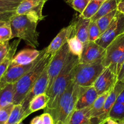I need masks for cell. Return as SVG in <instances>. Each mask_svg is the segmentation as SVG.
Masks as SVG:
<instances>
[{
  "mask_svg": "<svg viewBox=\"0 0 124 124\" xmlns=\"http://www.w3.org/2000/svg\"><path fill=\"white\" fill-rule=\"evenodd\" d=\"M78 63L79 58L70 52L65 66L46 93L49 99L44 113L50 114L56 108L60 97L73 80L75 68Z\"/></svg>",
  "mask_w": 124,
  "mask_h": 124,
  "instance_id": "obj_1",
  "label": "cell"
},
{
  "mask_svg": "<svg viewBox=\"0 0 124 124\" xmlns=\"http://www.w3.org/2000/svg\"><path fill=\"white\" fill-rule=\"evenodd\" d=\"M46 51V47L41 50L38 62L14 84L13 103L14 105L21 104L28 92L49 63L52 56L48 54Z\"/></svg>",
  "mask_w": 124,
  "mask_h": 124,
  "instance_id": "obj_2",
  "label": "cell"
},
{
  "mask_svg": "<svg viewBox=\"0 0 124 124\" xmlns=\"http://www.w3.org/2000/svg\"><path fill=\"white\" fill-rule=\"evenodd\" d=\"M85 87L77 85L71 82L67 89L60 97L56 108L50 113L54 124H68L74 112L76 103Z\"/></svg>",
  "mask_w": 124,
  "mask_h": 124,
  "instance_id": "obj_3",
  "label": "cell"
},
{
  "mask_svg": "<svg viewBox=\"0 0 124 124\" xmlns=\"http://www.w3.org/2000/svg\"><path fill=\"white\" fill-rule=\"evenodd\" d=\"M39 23L37 19L31 15L15 14L10 20L12 39L18 38L30 47H39V33L37 30Z\"/></svg>",
  "mask_w": 124,
  "mask_h": 124,
  "instance_id": "obj_4",
  "label": "cell"
},
{
  "mask_svg": "<svg viewBox=\"0 0 124 124\" xmlns=\"http://www.w3.org/2000/svg\"><path fill=\"white\" fill-rule=\"evenodd\" d=\"M124 62V34L116 38L105 49L102 61L105 68H108L117 76Z\"/></svg>",
  "mask_w": 124,
  "mask_h": 124,
  "instance_id": "obj_5",
  "label": "cell"
},
{
  "mask_svg": "<svg viewBox=\"0 0 124 124\" xmlns=\"http://www.w3.org/2000/svg\"><path fill=\"white\" fill-rule=\"evenodd\" d=\"M105 68L102 61L92 63H79L75 68L74 82L82 87L92 86Z\"/></svg>",
  "mask_w": 124,
  "mask_h": 124,
  "instance_id": "obj_6",
  "label": "cell"
},
{
  "mask_svg": "<svg viewBox=\"0 0 124 124\" xmlns=\"http://www.w3.org/2000/svg\"><path fill=\"white\" fill-rule=\"evenodd\" d=\"M124 33V14L117 10L110 25L95 42L104 49L116 37Z\"/></svg>",
  "mask_w": 124,
  "mask_h": 124,
  "instance_id": "obj_7",
  "label": "cell"
},
{
  "mask_svg": "<svg viewBox=\"0 0 124 124\" xmlns=\"http://www.w3.org/2000/svg\"><path fill=\"white\" fill-rule=\"evenodd\" d=\"M69 54H70V49H69L68 43H66L61 47L59 51H57V52L52 57V58L49 63L48 67H47L49 82L46 93L48 92L54 81L57 78L63 68L65 66L67 61Z\"/></svg>",
  "mask_w": 124,
  "mask_h": 124,
  "instance_id": "obj_8",
  "label": "cell"
},
{
  "mask_svg": "<svg viewBox=\"0 0 124 124\" xmlns=\"http://www.w3.org/2000/svg\"><path fill=\"white\" fill-rule=\"evenodd\" d=\"M124 89V83L120 81L116 82L114 88L111 89L109 95L106 99L105 104L102 110L95 117L91 119V124H101L107 121L108 117V114L113 105L116 102L117 98L120 92Z\"/></svg>",
  "mask_w": 124,
  "mask_h": 124,
  "instance_id": "obj_9",
  "label": "cell"
},
{
  "mask_svg": "<svg viewBox=\"0 0 124 124\" xmlns=\"http://www.w3.org/2000/svg\"><path fill=\"white\" fill-rule=\"evenodd\" d=\"M48 65L45 68L41 76L35 82L33 86L30 89L26 97L21 102V105H22L27 116L30 115L29 111V103L31 102V101L36 96L43 94V93H46L49 82L48 73H47Z\"/></svg>",
  "mask_w": 124,
  "mask_h": 124,
  "instance_id": "obj_10",
  "label": "cell"
},
{
  "mask_svg": "<svg viewBox=\"0 0 124 124\" xmlns=\"http://www.w3.org/2000/svg\"><path fill=\"white\" fill-rule=\"evenodd\" d=\"M40 55L36 60L26 65H14L12 64L10 62L6 72H5L1 79L0 80V91L8 85L14 84L18 81L28 70H29L36 63L40 58Z\"/></svg>",
  "mask_w": 124,
  "mask_h": 124,
  "instance_id": "obj_11",
  "label": "cell"
},
{
  "mask_svg": "<svg viewBox=\"0 0 124 124\" xmlns=\"http://www.w3.org/2000/svg\"><path fill=\"white\" fill-rule=\"evenodd\" d=\"M46 0H23L16 8V15H29L34 16L39 21L43 20V9Z\"/></svg>",
  "mask_w": 124,
  "mask_h": 124,
  "instance_id": "obj_12",
  "label": "cell"
},
{
  "mask_svg": "<svg viewBox=\"0 0 124 124\" xmlns=\"http://www.w3.org/2000/svg\"><path fill=\"white\" fill-rule=\"evenodd\" d=\"M105 53V49L96 42L88 41L83 45V50L79 58L80 63H92L102 61Z\"/></svg>",
  "mask_w": 124,
  "mask_h": 124,
  "instance_id": "obj_13",
  "label": "cell"
},
{
  "mask_svg": "<svg viewBox=\"0 0 124 124\" xmlns=\"http://www.w3.org/2000/svg\"><path fill=\"white\" fill-rule=\"evenodd\" d=\"M117 82V76L114 74L108 68H105L95 81L93 87L99 96L106 92L111 91Z\"/></svg>",
  "mask_w": 124,
  "mask_h": 124,
  "instance_id": "obj_14",
  "label": "cell"
},
{
  "mask_svg": "<svg viewBox=\"0 0 124 124\" xmlns=\"http://www.w3.org/2000/svg\"><path fill=\"white\" fill-rule=\"evenodd\" d=\"M91 20L76 15L71 24L72 26V36H76L83 45L89 41L88 32Z\"/></svg>",
  "mask_w": 124,
  "mask_h": 124,
  "instance_id": "obj_15",
  "label": "cell"
},
{
  "mask_svg": "<svg viewBox=\"0 0 124 124\" xmlns=\"http://www.w3.org/2000/svg\"><path fill=\"white\" fill-rule=\"evenodd\" d=\"M72 34V26L70 24L67 27L62 29L55 37L52 40L50 45L46 47L47 53L54 56L61 47L67 43L68 40L71 37Z\"/></svg>",
  "mask_w": 124,
  "mask_h": 124,
  "instance_id": "obj_16",
  "label": "cell"
},
{
  "mask_svg": "<svg viewBox=\"0 0 124 124\" xmlns=\"http://www.w3.org/2000/svg\"><path fill=\"white\" fill-rule=\"evenodd\" d=\"M41 54V51L33 49H25L21 50L11 61V63L14 65H26L31 63L37 59Z\"/></svg>",
  "mask_w": 124,
  "mask_h": 124,
  "instance_id": "obj_17",
  "label": "cell"
},
{
  "mask_svg": "<svg viewBox=\"0 0 124 124\" xmlns=\"http://www.w3.org/2000/svg\"><path fill=\"white\" fill-rule=\"evenodd\" d=\"M99 96L93 86L85 88L76 103V110L91 107Z\"/></svg>",
  "mask_w": 124,
  "mask_h": 124,
  "instance_id": "obj_18",
  "label": "cell"
},
{
  "mask_svg": "<svg viewBox=\"0 0 124 124\" xmlns=\"http://www.w3.org/2000/svg\"><path fill=\"white\" fill-rule=\"evenodd\" d=\"M92 107V106H91ZM91 107L74 112L68 124H91Z\"/></svg>",
  "mask_w": 124,
  "mask_h": 124,
  "instance_id": "obj_19",
  "label": "cell"
},
{
  "mask_svg": "<svg viewBox=\"0 0 124 124\" xmlns=\"http://www.w3.org/2000/svg\"><path fill=\"white\" fill-rule=\"evenodd\" d=\"M121 0H106L103 2L99 9L95 15L91 19V21H96L102 16L109 14L111 12L116 10L118 4Z\"/></svg>",
  "mask_w": 124,
  "mask_h": 124,
  "instance_id": "obj_20",
  "label": "cell"
},
{
  "mask_svg": "<svg viewBox=\"0 0 124 124\" xmlns=\"http://www.w3.org/2000/svg\"><path fill=\"white\" fill-rule=\"evenodd\" d=\"M20 40H21L20 39L14 40V42H12V43L10 45V49H9V52H8L7 56L4 58V60L1 63H0V80L1 79V78L9 68L10 62H11L12 58H14V55L16 52V49L20 43Z\"/></svg>",
  "mask_w": 124,
  "mask_h": 124,
  "instance_id": "obj_21",
  "label": "cell"
},
{
  "mask_svg": "<svg viewBox=\"0 0 124 124\" xmlns=\"http://www.w3.org/2000/svg\"><path fill=\"white\" fill-rule=\"evenodd\" d=\"M49 98L46 93L34 97L29 105V111L30 114L40 109H45L47 106Z\"/></svg>",
  "mask_w": 124,
  "mask_h": 124,
  "instance_id": "obj_22",
  "label": "cell"
},
{
  "mask_svg": "<svg viewBox=\"0 0 124 124\" xmlns=\"http://www.w3.org/2000/svg\"><path fill=\"white\" fill-rule=\"evenodd\" d=\"M27 116L21 104L15 105L9 119L5 124H18Z\"/></svg>",
  "mask_w": 124,
  "mask_h": 124,
  "instance_id": "obj_23",
  "label": "cell"
},
{
  "mask_svg": "<svg viewBox=\"0 0 124 124\" xmlns=\"http://www.w3.org/2000/svg\"><path fill=\"white\" fill-rule=\"evenodd\" d=\"M14 98V84L6 86L0 91V109L13 103Z\"/></svg>",
  "mask_w": 124,
  "mask_h": 124,
  "instance_id": "obj_24",
  "label": "cell"
},
{
  "mask_svg": "<svg viewBox=\"0 0 124 124\" xmlns=\"http://www.w3.org/2000/svg\"><path fill=\"white\" fill-rule=\"evenodd\" d=\"M102 3L103 1H101L98 0H90V1L88 3L84 11L82 14H80V16H82L83 18L91 20L97 12Z\"/></svg>",
  "mask_w": 124,
  "mask_h": 124,
  "instance_id": "obj_25",
  "label": "cell"
},
{
  "mask_svg": "<svg viewBox=\"0 0 124 124\" xmlns=\"http://www.w3.org/2000/svg\"><path fill=\"white\" fill-rule=\"evenodd\" d=\"M110 91L106 92V93H103L102 94L99 95L97 97V98L96 99V100L95 101V102H94V103H93V105L91 107V119L95 117L99 114V113L102 110V109L103 107V105L105 104V102L106 101V99H107V97L109 95Z\"/></svg>",
  "mask_w": 124,
  "mask_h": 124,
  "instance_id": "obj_26",
  "label": "cell"
},
{
  "mask_svg": "<svg viewBox=\"0 0 124 124\" xmlns=\"http://www.w3.org/2000/svg\"><path fill=\"white\" fill-rule=\"evenodd\" d=\"M67 43L70 49V52L80 58L83 52V44L76 36L70 37L68 40Z\"/></svg>",
  "mask_w": 124,
  "mask_h": 124,
  "instance_id": "obj_27",
  "label": "cell"
},
{
  "mask_svg": "<svg viewBox=\"0 0 124 124\" xmlns=\"http://www.w3.org/2000/svg\"><path fill=\"white\" fill-rule=\"evenodd\" d=\"M117 10H114L113 11L111 12L109 14L104 15L100 18L99 19L96 21L99 28L100 31H101V34H103L105 31H106L108 26L110 25L111 23L112 22L113 20L114 19L116 14ZM102 35V34H101Z\"/></svg>",
  "mask_w": 124,
  "mask_h": 124,
  "instance_id": "obj_28",
  "label": "cell"
},
{
  "mask_svg": "<svg viewBox=\"0 0 124 124\" xmlns=\"http://www.w3.org/2000/svg\"><path fill=\"white\" fill-rule=\"evenodd\" d=\"M12 39V29L10 21H0V43L9 41Z\"/></svg>",
  "mask_w": 124,
  "mask_h": 124,
  "instance_id": "obj_29",
  "label": "cell"
},
{
  "mask_svg": "<svg viewBox=\"0 0 124 124\" xmlns=\"http://www.w3.org/2000/svg\"><path fill=\"white\" fill-rule=\"evenodd\" d=\"M109 119L116 120H121L124 119V104L116 102L113 105L108 114Z\"/></svg>",
  "mask_w": 124,
  "mask_h": 124,
  "instance_id": "obj_30",
  "label": "cell"
},
{
  "mask_svg": "<svg viewBox=\"0 0 124 124\" xmlns=\"http://www.w3.org/2000/svg\"><path fill=\"white\" fill-rule=\"evenodd\" d=\"M101 32L96 21H91L88 32V40L89 41L95 42L98 40L101 35Z\"/></svg>",
  "mask_w": 124,
  "mask_h": 124,
  "instance_id": "obj_31",
  "label": "cell"
},
{
  "mask_svg": "<svg viewBox=\"0 0 124 124\" xmlns=\"http://www.w3.org/2000/svg\"><path fill=\"white\" fill-rule=\"evenodd\" d=\"M89 1L90 0H70V1L66 3L71 6L75 10L81 14L84 11Z\"/></svg>",
  "mask_w": 124,
  "mask_h": 124,
  "instance_id": "obj_32",
  "label": "cell"
},
{
  "mask_svg": "<svg viewBox=\"0 0 124 124\" xmlns=\"http://www.w3.org/2000/svg\"><path fill=\"white\" fill-rule=\"evenodd\" d=\"M15 105L13 103L0 109V124H5L9 119Z\"/></svg>",
  "mask_w": 124,
  "mask_h": 124,
  "instance_id": "obj_33",
  "label": "cell"
},
{
  "mask_svg": "<svg viewBox=\"0 0 124 124\" xmlns=\"http://www.w3.org/2000/svg\"><path fill=\"white\" fill-rule=\"evenodd\" d=\"M20 3L9 0H0V12L15 11Z\"/></svg>",
  "mask_w": 124,
  "mask_h": 124,
  "instance_id": "obj_34",
  "label": "cell"
},
{
  "mask_svg": "<svg viewBox=\"0 0 124 124\" xmlns=\"http://www.w3.org/2000/svg\"><path fill=\"white\" fill-rule=\"evenodd\" d=\"M31 124H54L52 116L49 113H44L39 116L34 117Z\"/></svg>",
  "mask_w": 124,
  "mask_h": 124,
  "instance_id": "obj_35",
  "label": "cell"
},
{
  "mask_svg": "<svg viewBox=\"0 0 124 124\" xmlns=\"http://www.w3.org/2000/svg\"><path fill=\"white\" fill-rule=\"evenodd\" d=\"M10 43L9 41L0 43V63H1L9 52L10 49Z\"/></svg>",
  "mask_w": 124,
  "mask_h": 124,
  "instance_id": "obj_36",
  "label": "cell"
},
{
  "mask_svg": "<svg viewBox=\"0 0 124 124\" xmlns=\"http://www.w3.org/2000/svg\"><path fill=\"white\" fill-rule=\"evenodd\" d=\"M15 11L12 12H0V21H9L10 18L15 15Z\"/></svg>",
  "mask_w": 124,
  "mask_h": 124,
  "instance_id": "obj_37",
  "label": "cell"
},
{
  "mask_svg": "<svg viewBox=\"0 0 124 124\" xmlns=\"http://www.w3.org/2000/svg\"><path fill=\"white\" fill-rule=\"evenodd\" d=\"M117 80L124 83V62L117 75Z\"/></svg>",
  "mask_w": 124,
  "mask_h": 124,
  "instance_id": "obj_38",
  "label": "cell"
},
{
  "mask_svg": "<svg viewBox=\"0 0 124 124\" xmlns=\"http://www.w3.org/2000/svg\"><path fill=\"white\" fill-rule=\"evenodd\" d=\"M107 121V124H124V119L121 120H116L108 118Z\"/></svg>",
  "mask_w": 124,
  "mask_h": 124,
  "instance_id": "obj_39",
  "label": "cell"
},
{
  "mask_svg": "<svg viewBox=\"0 0 124 124\" xmlns=\"http://www.w3.org/2000/svg\"><path fill=\"white\" fill-rule=\"evenodd\" d=\"M116 102L124 104V89L120 93L117 98Z\"/></svg>",
  "mask_w": 124,
  "mask_h": 124,
  "instance_id": "obj_40",
  "label": "cell"
},
{
  "mask_svg": "<svg viewBox=\"0 0 124 124\" xmlns=\"http://www.w3.org/2000/svg\"><path fill=\"white\" fill-rule=\"evenodd\" d=\"M117 10L120 12L124 14V0H121L118 4Z\"/></svg>",
  "mask_w": 124,
  "mask_h": 124,
  "instance_id": "obj_41",
  "label": "cell"
},
{
  "mask_svg": "<svg viewBox=\"0 0 124 124\" xmlns=\"http://www.w3.org/2000/svg\"><path fill=\"white\" fill-rule=\"evenodd\" d=\"M9 1H14V2H16V3H21L22 1L23 0H9Z\"/></svg>",
  "mask_w": 124,
  "mask_h": 124,
  "instance_id": "obj_42",
  "label": "cell"
},
{
  "mask_svg": "<svg viewBox=\"0 0 124 124\" xmlns=\"http://www.w3.org/2000/svg\"><path fill=\"white\" fill-rule=\"evenodd\" d=\"M65 2H66V3H68V1H70V0H65ZM98 1H106V0H98Z\"/></svg>",
  "mask_w": 124,
  "mask_h": 124,
  "instance_id": "obj_43",
  "label": "cell"
},
{
  "mask_svg": "<svg viewBox=\"0 0 124 124\" xmlns=\"http://www.w3.org/2000/svg\"><path fill=\"white\" fill-rule=\"evenodd\" d=\"M107 124V121L104 122H103L102 124Z\"/></svg>",
  "mask_w": 124,
  "mask_h": 124,
  "instance_id": "obj_44",
  "label": "cell"
},
{
  "mask_svg": "<svg viewBox=\"0 0 124 124\" xmlns=\"http://www.w3.org/2000/svg\"><path fill=\"white\" fill-rule=\"evenodd\" d=\"M23 124L22 122H20V123H19V124Z\"/></svg>",
  "mask_w": 124,
  "mask_h": 124,
  "instance_id": "obj_45",
  "label": "cell"
},
{
  "mask_svg": "<svg viewBox=\"0 0 124 124\" xmlns=\"http://www.w3.org/2000/svg\"><path fill=\"white\" fill-rule=\"evenodd\" d=\"M46 1H47V0H46Z\"/></svg>",
  "mask_w": 124,
  "mask_h": 124,
  "instance_id": "obj_46",
  "label": "cell"
},
{
  "mask_svg": "<svg viewBox=\"0 0 124 124\" xmlns=\"http://www.w3.org/2000/svg\"></svg>",
  "mask_w": 124,
  "mask_h": 124,
  "instance_id": "obj_47",
  "label": "cell"
}]
</instances>
